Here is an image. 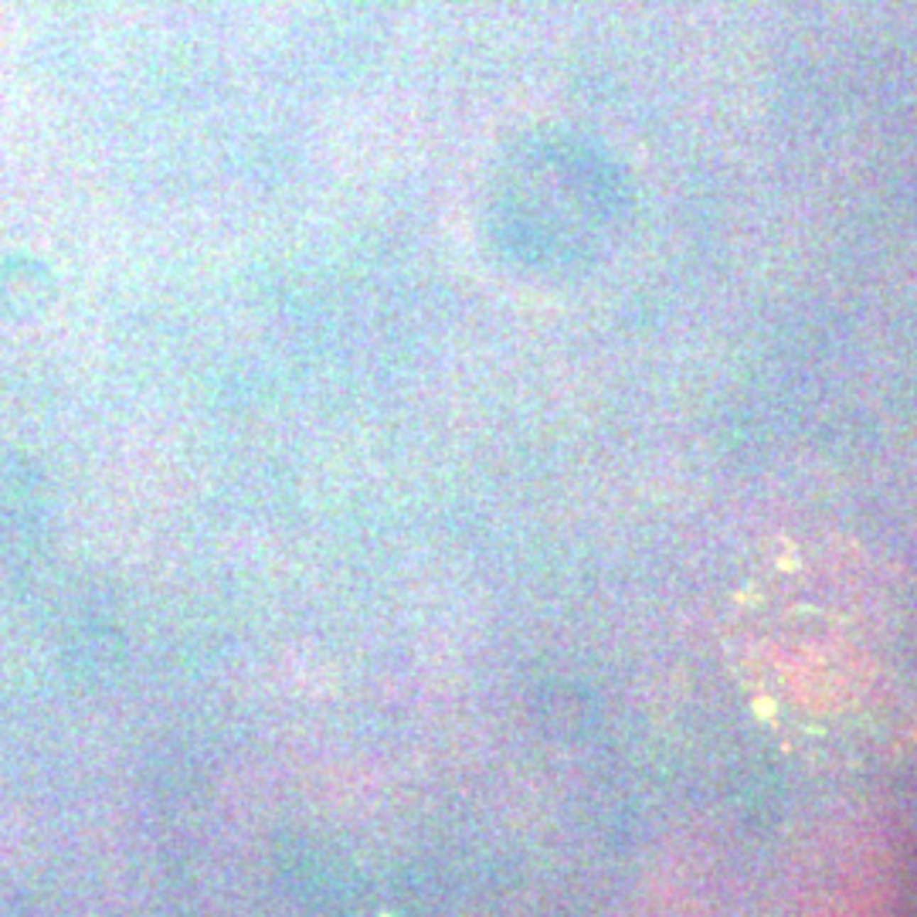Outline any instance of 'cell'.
<instances>
[{"mask_svg": "<svg viewBox=\"0 0 917 917\" xmlns=\"http://www.w3.org/2000/svg\"><path fill=\"white\" fill-rule=\"evenodd\" d=\"M724 653L785 754L870 771L917 754V571L850 541H785L727 612Z\"/></svg>", "mask_w": 917, "mask_h": 917, "instance_id": "obj_1", "label": "cell"}]
</instances>
